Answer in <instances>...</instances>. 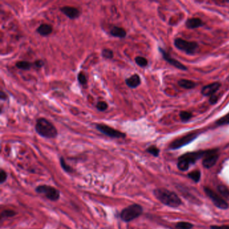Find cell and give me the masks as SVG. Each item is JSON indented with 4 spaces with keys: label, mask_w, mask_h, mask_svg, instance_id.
Returning a JSON list of instances; mask_svg holds the SVG:
<instances>
[{
    "label": "cell",
    "mask_w": 229,
    "mask_h": 229,
    "mask_svg": "<svg viewBox=\"0 0 229 229\" xmlns=\"http://www.w3.org/2000/svg\"><path fill=\"white\" fill-rule=\"evenodd\" d=\"M8 178L7 173L5 172L4 169H2L0 170V184H3L5 182Z\"/></svg>",
    "instance_id": "cell-32"
},
{
    "label": "cell",
    "mask_w": 229,
    "mask_h": 229,
    "mask_svg": "<svg viewBox=\"0 0 229 229\" xmlns=\"http://www.w3.org/2000/svg\"><path fill=\"white\" fill-rule=\"evenodd\" d=\"M208 152H209V150L187 152L179 157L178 161H181L190 166V164L195 163L199 158L202 157L204 158L208 154Z\"/></svg>",
    "instance_id": "cell-8"
},
{
    "label": "cell",
    "mask_w": 229,
    "mask_h": 229,
    "mask_svg": "<svg viewBox=\"0 0 229 229\" xmlns=\"http://www.w3.org/2000/svg\"><path fill=\"white\" fill-rule=\"evenodd\" d=\"M218 190L221 193V194L224 196V197H229V190L226 186L221 185V186H218Z\"/></svg>",
    "instance_id": "cell-31"
},
{
    "label": "cell",
    "mask_w": 229,
    "mask_h": 229,
    "mask_svg": "<svg viewBox=\"0 0 229 229\" xmlns=\"http://www.w3.org/2000/svg\"><path fill=\"white\" fill-rule=\"evenodd\" d=\"M217 149H212L209 150L208 154L204 157L202 164L205 168L209 169L215 165L218 159V155L217 153Z\"/></svg>",
    "instance_id": "cell-11"
},
{
    "label": "cell",
    "mask_w": 229,
    "mask_h": 229,
    "mask_svg": "<svg viewBox=\"0 0 229 229\" xmlns=\"http://www.w3.org/2000/svg\"><path fill=\"white\" fill-rule=\"evenodd\" d=\"M204 192L208 195L211 200L212 201L214 204L216 205L217 208H221V209H227L228 208V204L227 202H226L224 199L222 198L218 193H216L214 191L210 189L209 187H204Z\"/></svg>",
    "instance_id": "cell-9"
},
{
    "label": "cell",
    "mask_w": 229,
    "mask_h": 229,
    "mask_svg": "<svg viewBox=\"0 0 229 229\" xmlns=\"http://www.w3.org/2000/svg\"><path fill=\"white\" fill-rule=\"evenodd\" d=\"M0 99H1L2 100H5V99H8L7 94L5 92H3V91H1V92H0Z\"/></svg>",
    "instance_id": "cell-36"
},
{
    "label": "cell",
    "mask_w": 229,
    "mask_h": 229,
    "mask_svg": "<svg viewBox=\"0 0 229 229\" xmlns=\"http://www.w3.org/2000/svg\"><path fill=\"white\" fill-rule=\"evenodd\" d=\"M188 177L192 179L193 181L195 182H198L200 180L201 177V173L198 170H196V171H192L188 174Z\"/></svg>",
    "instance_id": "cell-25"
},
{
    "label": "cell",
    "mask_w": 229,
    "mask_h": 229,
    "mask_svg": "<svg viewBox=\"0 0 229 229\" xmlns=\"http://www.w3.org/2000/svg\"><path fill=\"white\" fill-rule=\"evenodd\" d=\"M16 212L13 210L8 209L3 211L1 214V219H4L5 218H11L16 215Z\"/></svg>",
    "instance_id": "cell-22"
},
{
    "label": "cell",
    "mask_w": 229,
    "mask_h": 229,
    "mask_svg": "<svg viewBox=\"0 0 229 229\" xmlns=\"http://www.w3.org/2000/svg\"><path fill=\"white\" fill-rule=\"evenodd\" d=\"M125 83L128 87L134 89V88L138 87L141 84V79H140V77L139 75L134 74L130 76V77L126 79Z\"/></svg>",
    "instance_id": "cell-14"
},
{
    "label": "cell",
    "mask_w": 229,
    "mask_h": 229,
    "mask_svg": "<svg viewBox=\"0 0 229 229\" xmlns=\"http://www.w3.org/2000/svg\"><path fill=\"white\" fill-rule=\"evenodd\" d=\"M146 151L149 152V154L153 155L154 157H158L160 152L159 149H158L156 146H154V145L149 146V148L146 149Z\"/></svg>",
    "instance_id": "cell-28"
},
{
    "label": "cell",
    "mask_w": 229,
    "mask_h": 229,
    "mask_svg": "<svg viewBox=\"0 0 229 229\" xmlns=\"http://www.w3.org/2000/svg\"><path fill=\"white\" fill-rule=\"evenodd\" d=\"M221 87V83L219 82H214V83L206 85L203 87L201 93L204 96H212L215 95V93L218 92Z\"/></svg>",
    "instance_id": "cell-12"
},
{
    "label": "cell",
    "mask_w": 229,
    "mask_h": 229,
    "mask_svg": "<svg viewBox=\"0 0 229 229\" xmlns=\"http://www.w3.org/2000/svg\"><path fill=\"white\" fill-rule=\"evenodd\" d=\"M59 161H60L61 166V167H62V169L64 170V171L67 172V173H73V169L70 165H67V163H66L65 160H64V158L63 157H60Z\"/></svg>",
    "instance_id": "cell-21"
},
{
    "label": "cell",
    "mask_w": 229,
    "mask_h": 229,
    "mask_svg": "<svg viewBox=\"0 0 229 229\" xmlns=\"http://www.w3.org/2000/svg\"><path fill=\"white\" fill-rule=\"evenodd\" d=\"M35 191L40 194H42L52 202H57L60 198V192L55 187L48 185H40L37 186Z\"/></svg>",
    "instance_id": "cell-4"
},
{
    "label": "cell",
    "mask_w": 229,
    "mask_h": 229,
    "mask_svg": "<svg viewBox=\"0 0 229 229\" xmlns=\"http://www.w3.org/2000/svg\"><path fill=\"white\" fill-rule=\"evenodd\" d=\"M174 45L177 49L185 52L187 55L194 54L199 48V45L197 42H190L180 38L175 39Z\"/></svg>",
    "instance_id": "cell-5"
},
{
    "label": "cell",
    "mask_w": 229,
    "mask_h": 229,
    "mask_svg": "<svg viewBox=\"0 0 229 229\" xmlns=\"http://www.w3.org/2000/svg\"><path fill=\"white\" fill-rule=\"evenodd\" d=\"M211 229H229V226L222 225V226H211Z\"/></svg>",
    "instance_id": "cell-34"
},
{
    "label": "cell",
    "mask_w": 229,
    "mask_h": 229,
    "mask_svg": "<svg viewBox=\"0 0 229 229\" xmlns=\"http://www.w3.org/2000/svg\"><path fill=\"white\" fill-rule=\"evenodd\" d=\"M34 66L37 67V68H41V67H42L44 66V64H45V63H44L43 61L42 60H37L34 62Z\"/></svg>",
    "instance_id": "cell-33"
},
{
    "label": "cell",
    "mask_w": 229,
    "mask_h": 229,
    "mask_svg": "<svg viewBox=\"0 0 229 229\" xmlns=\"http://www.w3.org/2000/svg\"><path fill=\"white\" fill-rule=\"evenodd\" d=\"M192 114L187 111H181L180 113V117L181 122H188L192 118Z\"/></svg>",
    "instance_id": "cell-20"
},
{
    "label": "cell",
    "mask_w": 229,
    "mask_h": 229,
    "mask_svg": "<svg viewBox=\"0 0 229 229\" xmlns=\"http://www.w3.org/2000/svg\"><path fill=\"white\" fill-rule=\"evenodd\" d=\"M110 34L112 36L119 38V39H124L127 36V31L125 30V29L116 26L111 28Z\"/></svg>",
    "instance_id": "cell-15"
},
{
    "label": "cell",
    "mask_w": 229,
    "mask_h": 229,
    "mask_svg": "<svg viewBox=\"0 0 229 229\" xmlns=\"http://www.w3.org/2000/svg\"><path fill=\"white\" fill-rule=\"evenodd\" d=\"M52 27L51 25L48 24H42L36 29V32L41 36H46L51 34L52 32Z\"/></svg>",
    "instance_id": "cell-17"
},
{
    "label": "cell",
    "mask_w": 229,
    "mask_h": 229,
    "mask_svg": "<svg viewBox=\"0 0 229 229\" xmlns=\"http://www.w3.org/2000/svg\"><path fill=\"white\" fill-rule=\"evenodd\" d=\"M61 12L71 20L77 19L80 16V11L77 8L71 6H63L60 8Z\"/></svg>",
    "instance_id": "cell-13"
},
{
    "label": "cell",
    "mask_w": 229,
    "mask_h": 229,
    "mask_svg": "<svg viewBox=\"0 0 229 229\" xmlns=\"http://www.w3.org/2000/svg\"><path fill=\"white\" fill-rule=\"evenodd\" d=\"M77 80L79 83L82 86H85L87 83V79L86 75L83 72H79L77 75Z\"/></svg>",
    "instance_id": "cell-29"
},
{
    "label": "cell",
    "mask_w": 229,
    "mask_h": 229,
    "mask_svg": "<svg viewBox=\"0 0 229 229\" xmlns=\"http://www.w3.org/2000/svg\"><path fill=\"white\" fill-rule=\"evenodd\" d=\"M35 130L39 136L45 139H55L58 135L55 126L45 118H39L36 120Z\"/></svg>",
    "instance_id": "cell-1"
},
{
    "label": "cell",
    "mask_w": 229,
    "mask_h": 229,
    "mask_svg": "<svg viewBox=\"0 0 229 229\" xmlns=\"http://www.w3.org/2000/svg\"><path fill=\"white\" fill-rule=\"evenodd\" d=\"M134 61L140 67H145L148 65V61L145 57L139 56L134 58Z\"/></svg>",
    "instance_id": "cell-24"
},
{
    "label": "cell",
    "mask_w": 229,
    "mask_h": 229,
    "mask_svg": "<svg viewBox=\"0 0 229 229\" xmlns=\"http://www.w3.org/2000/svg\"><path fill=\"white\" fill-rule=\"evenodd\" d=\"M32 66V63L26 61H20L16 63V67L17 68H18L19 69L24 70V71H27V70L30 69Z\"/></svg>",
    "instance_id": "cell-19"
},
{
    "label": "cell",
    "mask_w": 229,
    "mask_h": 229,
    "mask_svg": "<svg viewBox=\"0 0 229 229\" xmlns=\"http://www.w3.org/2000/svg\"><path fill=\"white\" fill-rule=\"evenodd\" d=\"M217 101H218V97H217L216 96L213 95L210 97L209 102L211 104H215L217 102Z\"/></svg>",
    "instance_id": "cell-35"
},
{
    "label": "cell",
    "mask_w": 229,
    "mask_h": 229,
    "mask_svg": "<svg viewBox=\"0 0 229 229\" xmlns=\"http://www.w3.org/2000/svg\"><path fill=\"white\" fill-rule=\"evenodd\" d=\"M158 50H159V51L161 52V55H162L163 59L165 61H167L169 64H170L171 65L175 67V68H177L180 70H182V71H187V68L186 66H185L184 64H182L179 61L176 60L175 58L171 57V55H170L168 52H167L163 49L159 47L158 48Z\"/></svg>",
    "instance_id": "cell-10"
},
{
    "label": "cell",
    "mask_w": 229,
    "mask_h": 229,
    "mask_svg": "<svg viewBox=\"0 0 229 229\" xmlns=\"http://www.w3.org/2000/svg\"><path fill=\"white\" fill-rule=\"evenodd\" d=\"M216 124L218 126L228 125L229 124V112L217 120V121L216 122Z\"/></svg>",
    "instance_id": "cell-23"
},
{
    "label": "cell",
    "mask_w": 229,
    "mask_h": 229,
    "mask_svg": "<svg viewBox=\"0 0 229 229\" xmlns=\"http://www.w3.org/2000/svg\"><path fill=\"white\" fill-rule=\"evenodd\" d=\"M143 212V208L140 204H133L124 208L120 213L122 221L129 222L139 217Z\"/></svg>",
    "instance_id": "cell-3"
},
{
    "label": "cell",
    "mask_w": 229,
    "mask_h": 229,
    "mask_svg": "<svg viewBox=\"0 0 229 229\" xmlns=\"http://www.w3.org/2000/svg\"><path fill=\"white\" fill-rule=\"evenodd\" d=\"M96 128L97 130L100 132L101 133L104 134L108 137L113 138V139H125L127 134L122 132L116 130L111 128L109 126H107L104 124H96Z\"/></svg>",
    "instance_id": "cell-6"
},
{
    "label": "cell",
    "mask_w": 229,
    "mask_h": 229,
    "mask_svg": "<svg viewBox=\"0 0 229 229\" xmlns=\"http://www.w3.org/2000/svg\"><path fill=\"white\" fill-rule=\"evenodd\" d=\"M175 227L177 229H192L193 224L187 222H180L175 225Z\"/></svg>",
    "instance_id": "cell-27"
},
{
    "label": "cell",
    "mask_w": 229,
    "mask_h": 229,
    "mask_svg": "<svg viewBox=\"0 0 229 229\" xmlns=\"http://www.w3.org/2000/svg\"><path fill=\"white\" fill-rule=\"evenodd\" d=\"M153 193L161 203L171 208H177L181 204V201L175 192L165 188H157Z\"/></svg>",
    "instance_id": "cell-2"
},
{
    "label": "cell",
    "mask_w": 229,
    "mask_h": 229,
    "mask_svg": "<svg viewBox=\"0 0 229 229\" xmlns=\"http://www.w3.org/2000/svg\"><path fill=\"white\" fill-rule=\"evenodd\" d=\"M198 135L199 134L197 133H192L184 135V136L179 138L177 139L174 140V141L170 144L169 148L173 149V150H175V149H178L183 147V146L193 142L196 139H197Z\"/></svg>",
    "instance_id": "cell-7"
},
{
    "label": "cell",
    "mask_w": 229,
    "mask_h": 229,
    "mask_svg": "<svg viewBox=\"0 0 229 229\" xmlns=\"http://www.w3.org/2000/svg\"><path fill=\"white\" fill-rule=\"evenodd\" d=\"M177 83L179 86L186 89H193L196 87V83L194 81L188 80V79H180V80L178 81Z\"/></svg>",
    "instance_id": "cell-18"
},
{
    "label": "cell",
    "mask_w": 229,
    "mask_h": 229,
    "mask_svg": "<svg viewBox=\"0 0 229 229\" xmlns=\"http://www.w3.org/2000/svg\"><path fill=\"white\" fill-rule=\"evenodd\" d=\"M108 104L106 102H105L104 101H100L98 102L96 104V108L97 110L99 111H104L108 109Z\"/></svg>",
    "instance_id": "cell-30"
},
{
    "label": "cell",
    "mask_w": 229,
    "mask_h": 229,
    "mask_svg": "<svg viewBox=\"0 0 229 229\" xmlns=\"http://www.w3.org/2000/svg\"><path fill=\"white\" fill-rule=\"evenodd\" d=\"M102 56L106 59H111L114 57V52L111 49H104L102 51Z\"/></svg>",
    "instance_id": "cell-26"
},
{
    "label": "cell",
    "mask_w": 229,
    "mask_h": 229,
    "mask_svg": "<svg viewBox=\"0 0 229 229\" xmlns=\"http://www.w3.org/2000/svg\"><path fill=\"white\" fill-rule=\"evenodd\" d=\"M204 23L202 22L201 19L198 18V17H192V18H190L186 21V26L187 28L190 29H194L200 27V26H203Z\"/></svg>",
    "instance_id": "cell-16"
}]
</instances>
